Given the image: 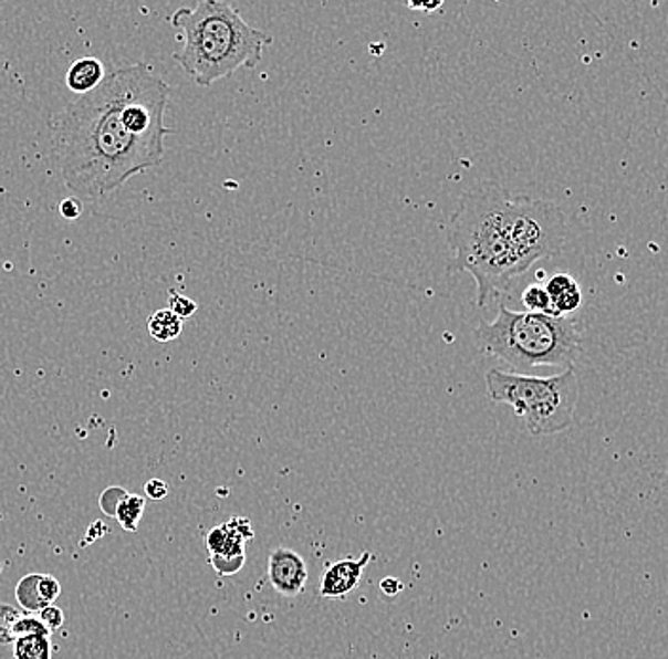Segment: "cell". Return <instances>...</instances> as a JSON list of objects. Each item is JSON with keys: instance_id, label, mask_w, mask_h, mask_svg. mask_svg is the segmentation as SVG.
I'll use <instances>...</instances> for the list:
<instances>
[{"instance_id": "obj_20", "label": "cell", "mask_w": 668, "mask_h": 659, "mask_svg": "<svg viewBox=\"0 0 668 659\" xmlns=\"http://www.w3.org/2000/svg\"><path fill=\"white\" fill-rule=\"evenodd\" d=\"M209 563L213 566L219 576H234L246 566V555L238 557H227V555H211Z\"/></svg>"}, {"instance_id": "obj_5", "label": "cell", "mask_w": 668, "mask_h": 659, "mask_svg": "<svg viewBox=\"0 0 668 659\" xmlns=\"http://www.w3.org/2000/svg\"><path fill=\"white\" fill-rule=\"evenodd\" d=\"M488 397L494 404L511 405L524 428L535 436H555L574 422L580 401V378L572 367L553 377H530L521 373L490 369Z\"/></svg>"}, {"instance_id": "obj_14", "label": "cell", "mask_w": 668, "mask_h": 659, "mask_svg": "<svg viewBox=\"0 0 668 659\" xmlns=\"http://www.w3.org/2000/svg\"><path fill=\"white\" fill-rule=\"evenodd\" d=\"M145 499L137 494H127L126 499L122 500L118 510L114 513L116 521L121 523L122 529L127 532H135L139 529L140 519L145 513Z\"/></svg>"}, {"instance_id": "obj_16", "label": "cell", "mask_w": 668, "mask_h": 659, "mask_svg": "<svg viewBox=\"0 0 668 659\" xmlns=\"http://www.w3.org/2000/svg\"><path fill=\"white\" fill-rule=\"evenodd\" d=\"M522 304L526 306V312L556 316L555 310L551 306V299H549L547 291H545V285H540V283H534V285H530L524 290Z\"/></svg>"}, {"instance_id": "obj_10", "label": "cell", "mask_w": 668, "mask_h": 659, "mask_svg": "<svg viewBox=\"0 0 668 659\" xmlns=\"http://www.w3.org/2000/svg\"><path fill=\"white\" fill-rule=\"evenodd\" d=\"M107 67L103 61L97 57H81L73 61V65L67 71L69 90L76 95H87L100 88L101 84L107 79Z\"/></svg>"}, {"instance_id": "obj_11", "label": "cell", "mask_w": 668, "mask_h": 659, "mask_svg": "<svg viewBox=\"0 0 668 659\" xmlns=\"http://www.w3.org/2000/svg\"><path fill=\"white\" fill-rule=\"evenodd\" d=\"M545 291H547L551 306L555 310L556 316H570L582 306V287L566 272H559L555 276L549 278V282L545 283Z\"/></svg>"}, {"instance_id": "obj_15", "label": "cell", "mask_w": 668, "mask_h": 659, "mask_svg": "<svg viewBox=\"0 0 668 659\" xmlns=\"http://www.w3.org/2000/svg\"><path fill=\"white\" fill-rule=\"evenodd\" d=\"M52 642L50 637L34 635V637H21L14 642L15 659H52Z\"/></svg>"}, {"instance_id": "obj_17", "label": "cell", "mask_w": 668, "mask_h": 659, "mask_svg": "<svg viewBox=\"0 0 668 659\" xmlns=\"http://www.w3.org/2000/svg\"><path fill=\"white\" fill-rule=\"evenodd\" d=\"M20 618L21 613L14 606L0 605V645L15 642L14 627Z\"/></svg>"}, {"instance_id": "obj_18", "label": "cell", "mask_w": 668, "mask_h": 659, "mask_svg": "<svg viewBox=\"0 0 668 659\" xmlns=\"http://www.w3.org/2000/svg\"><path fill=\"white\" fill-rule=\"evenodd\" d=\"M15 640L21 637H34V635H42V637H50L52 632L48 631L46 626L42 624L39 616H31V614H21V618L18 619V624L14 627Z\"/></svg>"}, {"instance_id": "obj_4", "label": "cell", "mask_w": 668, "mask_h": 659, "mask_svg": "<svg viewBox=\"0 0 668 659\" xmlns=\"http://www.w3.org/2000/svg\"><path fill=\"white\" fill-rule=\"evenodd\" d=\"M484 354L513 369L572 367L582 352V335L568 316L513 312L500 304L494 322H481L473 331Z\"/></svg>"}, {"instance_id": "obj_21", "label": "cell", "mask_w": 668, "mask_h": 659, "mask_svg": "<svg viewBox=\"0 0 668 659\" xmlns=\"http://www.w3.org/2000/svg\"><path fill=\"white\" fill-rule=\"evenodd\" d=\"M129 492L124 491L121 487H111L107 491L101 494L100 508L101 512L107 513L111 517H114V513L118 510L122 500L126 499Z\"/></svg>"}, {"instance_id": "obj_3", "label": "cell", "mask_w": 668, "mask_h": 659, "mask_svg": "<svg viewBox=\"0 0 668 659\" xmlns=\"http://www.w3.org/2000/svg\"><path fill=\"white\" fill-rule=\"evenodd\" d=\"M505 192L495 182L469 190L461 196L460 208L447 224L448 245L455 255L450 272L473 276L479 306L508 293L516 278L526 272L501 224Z\"/></svg>"}, {"instance_id": "obj_7", "label": "cell", "mask_w": 668, "mask_h": 659, "mask_svg": "<svg viewBox=\"0 0 668 659\" xmlns=\"http://www.w3.org/2000/svg\"><path fill=\"white\" fill-rule=\"evenodd\" d=\"M268 579L281 597H299L307 582V565L301 553L275 547L268 557Z\"/></svg>"}, {"instance_id": "obj_12", "label": "cell", "mask_w": 668, "mask_h": 659, "mask_svg": "<svg viewBox=\"0 0 668 659\" xmlns=\"http://www.w3.org/2000/svg\"><path fill=\"white\" fill-rule=\"evenodd\" d=\"M148 333L158 343H171L182 333V320L169 308L158 310L148 317Z\"/></svg>"}, {"instance_id": "obj_25", "label": "cell", "mask_w": 668, "mask_h": 659, "mask_svg": "<svg viewBox=\"0 0 668 659\" xmlns=\"http://www.w3.org/2000/svg\"><path fill=\"white\" fill-rule=\"evenodd\" d=\"M380 592L384 593L386 597H397V595L403 592V584L399 579L394 578V576H388V578L382 579Z\"/></svg>"}, {"instance_id": "obj_13", "label": "cell", "mask_w": 668, "mask_h": 659, "mask_svg": "<svg viewBox=\"0 0 668 659\" xmlns=\"http://www.w3.org/2000/svg\"><path fill=\"white\" fill-rule=\"evenodd\" d=\"M15 599L25 613H41L46 608V603L41 595V574H29L20 579L15 587Z\"/></svg>"}, {"instance_id": "obj_26", "label": "cell", "mask_w": 668, "mask_h": 659, "mask_svg": "<svg viewBox=\"0 0 668 659\" xmlns=\"http://www.w3.org/2000/svg\"><path fill=\"white\" fill-rule=\"evenodd\" d=\"M410 10H418V12H426V14H431V12H437V10H441L442 2H426V4H418V2H410L407 4Z\"/></svg>"}, {"instance_id": "obj_22", "label": "cell", "mask_w": 668, "mask_h": 659, "mask_svg": "<svg viewBox=\"0 0 668 659\" xmlns=\"http://www.w3.org/2000/svg\"><path fill=\"white\" fill-rule=\"evenodd\" d=\"M39 618H41L42 624L46 626L48 631L54 632L63 626V621H65V614L58 606L50 605L39 613Z\"/></svg>"}, {"instance_id": "obj_24", "label": "cell", "mask_w": 668, "mask_h": 659, "mask_svg": "<svg viewBox=\"0 0 668 659\" xmlns=\"http://www.w3.org/2000/svg\"><path fill=\"white\" fill-rule=\"evenodd\" d=\"M145 492H147L148 499L160 502V500L166 499L167 494H169V487L164 481H160V479H153V481H148L145 484Z\"/></svg>"}, {"instance_id": "obj_19", "label": "cell", "mask_w": 668, "mask_h": 659, "mask_svg": "<svg viewBox=\"0 0 668 659\" xmlns=\"http://www.w3.org/2000/svg\"><path fill=\"white\" fill-rule=\"evenodd\" d=\"M167 303H169V310L182 322L188 320V317L195 316L196 310H198V304L192 299H188V296L182 295L177 290H169Z\"/></svg>"}, {"instance_id": "obj_8", "label": "cell", "mask_w": 668, "mask_h": 659, "mask_svg": "<svg viewBox=\"0 0 668 659\" xmlns=\"http://www.w3.org/2000/svg\"><path fill=\"white\" fill-rule=\"evenodd\" d=\"M373 553L365 552L359 558H341L321 572L320 595L325 599H344L362 584L363 571L370 563Z\"/></svg>"}, {"instance_id": "obj_23", "label": "cell", "mask_w": 668, "mask_h": 659, "mask_svg": "<svg viewBox=\"0 0 668 659\" xmlns=\"http://www.w3.org/2000/svg\"><path fill=\"white\" fill-rule=\"evenodd\" d=\"M82 211H84V203H82L81 198H76V196L65 198V200L60 203L61 217H63V219H67V221L79 219V217L82 216Z\"/></svg>"}, {"instance_id": "obj_2", "label": "cell", "mask_w": 668, "mask_h": 659, "mask_svg": "<svg viewBox=\"0 0 668 659\" xmlns=\"http://www.w3.org/2000/svg\"><path fill=\"white\" fill-rule=\"evenodd\" d=\"M171 25L182 41L175 61L206 88L238 69L257 67L264 46L274 42L272 34L249 25L222 0H200L195 8H179L171 15Z\"/></svg>"}, {"instance_id": "obj_1", "label": "cell", "mask_w": 668, "mask_h": 659, "mask_svg": "<svg viewBox=\"0 0 668 659\" xmlns=\"http://www.w3.org/2000/svg\"><path fill=\"white\" fill-rule=\"evenodd\" d=\"M164 153L124 128L113 71L95 92L69 103L55 122V161L65 187L81 200L121 189L129 177L156 168Z\"/></svg>"}, {"instance_id": "obj_6", "label": "cell", "mask_w": 668, "mask_h": 659, "mask_svg": "<svg viewBox=\"0 0 668 659\" xmlns=\"http://www.w3.org/2000/svg\"><path fill=\"white\" fill-rule=\"evenodd\" d=\"M500 217L509 242L526 270L540 259L561 253L566 242V217L556 203L549 200L505 192Z\"/></svg>"}, {"instance_id": "obj_9", "label": "cell", "mask_w": 668, "mask_h": 659, "mask_svg": "<svg viewBox=\"0 0 668 659\" xmlns=\"http://www.w3.org/2000/svg\"><path fill=\"white\" fill-rule=\"evenodd\" d=\"M253 536V526L248 519L232 517L225 525L215 526L213 531L209 532L208 550L211 555H246V547Z\"/></svg>"}]
</instances>
